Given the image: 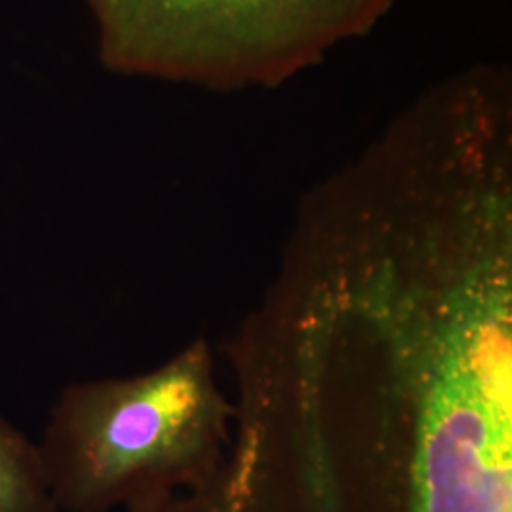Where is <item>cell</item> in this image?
<instances>
[{
    "label": "cell",
    "mask_w": 512,
    "mask_h": 512,
    "mask_svg": "<svg viewBox=\"0 0 512 512\" xmlns=\"http://www.w3.org/2000/svg\"><path fill=\"white\" fill-rule=\"evenodd\" d=\"M232 425L203 338L143 374L67 385L38 440L57 512H129L203 488Z\"/></svg>",
    "instance_id": "obj_1"
},
{
    "label": "cell",
    "mask_w": 512,
    "mask_h": 512,
    "mask_svg": "<svg viewBox=\"0 0 512 512\" xmlns=\"http://www.w3.org/2000/svg\"><path fill=\"white\" fill-rule=\"evenodd\" d=\"M395 0H88L122 73L209 88L275 86L363 35Z\"/></svg>",
    "instance_id": "obj_2"
},
{
    "label": "cell",
    "mask_w": 512,
    "mask_h": 512,
    "mask_svg": "<svg viewBox=\"0 0 512 512\" xmlns=\"http://www.w3.org/2000/svg\"><path fill=\"white\" fill-rule=\"evenodd\" d=\"M0 512H57L38 442L2 416Z\"/></svg>",
    "instance_id": "obj_3"
}]
</instances>
